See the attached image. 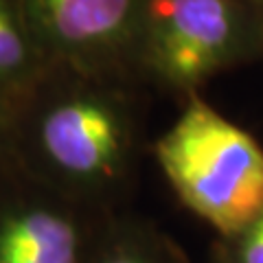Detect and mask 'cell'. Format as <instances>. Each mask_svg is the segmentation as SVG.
Instances as JSON below:
<instances>
[{"instance_id": "obj_11", "label": "cell", "mask_w": 263, "mask_h": 263, "mask_svg": "<svg viewBox=\"0 0 263 263\" xmlns=\"http://www.w3.org/2000/svg\"><path fill=\"white\" fill-rule=\"evenodd\" d=\"M254 3H259V5H263V0H254Z\"/></svg>"}, {"instance_id": "obj_9", "label": "cell", "mask_w": 263, "mask_h": 263, "mask_svg": "<svg viewBox=\"0 0 263 263\" xmlns=\"http://www.w3.org/2000/svg\"><path fill=\"white\" fill-rule=\"evenodd\" d=\"M18 167L13 154V112L11 103L0 99V180Z\"/></svg>"}, {"instance_id": "obj_8", "label": "cell", "mask_w": 263, "mask_h": 263, "mask_svg": "<svg viewBox=\"0 0 263 263\" xmlns=\"http://www.w3.org/2000/svg\"><path fill=\"white\" fill-rule=\"evenodd\" d=\"M209 252L219 263H263V213L237 233L215 237Z\"/></svg>"}, {"instance_id": "obj_7", "label": "cell", "mask_w": 263, "mask_h": 263, "mask_svg": "<svg viewBox=\"0 0 263 263\" xmlns=\"http://www.w3.org/2000/svg\"><path fill=\"white\" fill-rule=\"evenodd\" d=\"M90 263H191L178 241L152 219L129 211L112 215Z\"/></svg>"}, {"instance_id": "obj_10", "label": "cell", "mask_w": 263, "mask_h": 263, "mask_svg": "<svg viewBox=\"0 0 263 263\" xmlns=\"http://www.w3.org/2000/svg\"><path fill=\"white\" fill-rule=\"evenodd\" d=\"M206 263H219V261H217V259H215V257H213V254L209 252V259H206Z\"/></svg>"}, {"instance_id": "obj_12", "label": "cell", "mask_w": 263, "mask_h": 263, "mask_svg": "<svg viewBox=\"0 0 263 263\" xmlns=\"http://www.w3.org/2000/svg\"><path fill=\"white\" fill-rule=\"evenodd\" d=\"M261 62H263V57H261Z\"/></svg>"}, {"instance_id": "obj_1", "label": "cell", "mask_w": 263, "mask_h": 263, "mask_svg": "<svg viewBox=\"0 0 263 263\" xmlns=\"http://www.w3.org/2000/svg\"><path fill=\"white\" fill-rule=\"evenodd\" d=\"M149 97L136 81L53 62L11 103L15 162L84 206L127 211L147 147Z\"/></svg>"}, {"instance_id": "obj_5", "label": "cell", "mask_w": 263, "mask_h": 263, "mask_svg": "<svg viewBox=\"0 0 263 263\" xmlns=\"http://www.w3.org/2000/svg\"><path fill=\"white\" fill-rule=\"evenodd\" d=\"M112 215L15 167L0 180V263H90Z\"/></svg>"}, {"instance_id": "obj_3", "label": "cell", "mask_w": 263, "mask_h": 263, "mask_svg": "<svg viewBox=\"0 0 263 263\" xmlns=\"http://www.w3.org/2000/svg\"><path fill=\"white\" fill-rule=\"evenodd\" d=\"M261 57L263 5L254 0H147L136 75L149 92L186 101Z\"/></svg>"}, {"instance_id": "obj_2", "label": "cell", "mask_w": 263, "mask_h": 263, "mask_svg": "<svg viewBox=\"0 0 263 263\" xmlns=\"http://www.w3.org/2000/svg\"><path fill=\"white\" fill-rule=\"evenodd\" d=\"M154 160L180 204L228 237L263 213V147L250 132L193 95L154 138Z\"/></svg>"}, {"instance_id": "obj_6", "label": "cell", "mask_w": 263, "mask_h": 263, "mask_svg": "<svg viewBox=\"0 0 263 263\" xmlns=\"http://www.w3.org/2000/svg\"><path fill=\"white\" fill-rule=\"evenodd\" d=\"M51 64L22 0H0V99L13 103Z\"/></svg>"}, {"instance_id": "obj_4", "label": "cell", "mask_w": 263, "mask_h": 263, "mask_svg": "<svg viewBox=\"0 0 263 263\" xmlns=\"http://www.w3.org/2000/svg\"><path fill=\"white\" fill-rule=\"evenodd\" d=\"M22 5L51 62L141 84L136 55L147 0H22Z\"/></svg>"}]
</instances>
